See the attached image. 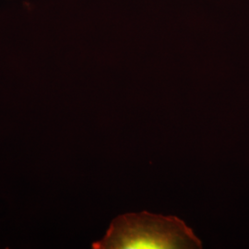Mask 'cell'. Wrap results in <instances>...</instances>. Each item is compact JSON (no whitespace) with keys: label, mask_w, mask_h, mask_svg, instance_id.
<instances>
[{"label":"cell","mask_w":249,"mask_h":249,"mask_svg":"<svg viewBox=\"0 0 249 249\" xmlns=\"http://www.w3.org/2000/svg\"><path fill=\"white\" fill-rule=\"evenodd\" d=\"M92 249H202V243L178 217L142 212L116 217Z\"/></svg>","instance_id":"obj_1"}]
</instances>
